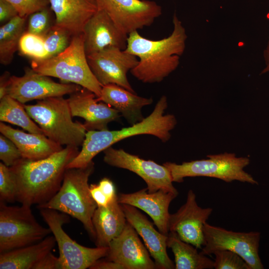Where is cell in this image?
Returning a JSON list of instances; mask_svg holds the SVG:
<instances>
[{"instance_id":"1f68e13d","label":"cell","mask_w":269,"mask_h":269,"mask_svg":"<svg viewBox=\"0 0 269 269\" xmlns=\"http://www.w3.org/2000/svg\"><path fill=\"white\" fill-rule=\"evenodd\" d=\"M51 10L47 7L30 14L26 32L43 37L55 24L52 22Z\"/></svg>"},{"instance_id":"5bb4252c","label":"cell","mask_w":269,"mask_h":269,"mask_svg":"<svg viewBox=\"0 0 269 269\" xmlns=\"http://www.w3.org/2000/svg\"><path fill=\"white\" fill-rule=\"evenodd\" d=\"M87 58L91 70L102 86L115 84L135 93L127 73L138 64L135 56L119 47L109 46Z\"/></svg>"},{"instance_id":"9c48e42d","label":"cell","mask_w":269,"mask_h":269,"mask_svg":"<svg viewBox=\"0 0 269 269\" xmlns=\"http://www.w3.org/2000/svg\"><path fill=\"white\" fill-rule=\"evenodd\" d=\"M39 210L58 245L62 269L90 268L96 261L106 256L108 247H86L77 243L66 234L62 226L70 222L69 215L51 209Z\"/></svg>"},{"instance_id":"d6986e66","label":"cell","mask_w":269,"mask_h":269,"mask_svg":"<svg viewBox=\"0 0 269 269\" xmlns=\"http://www.w3.org/2000/svg\"><path fill=\"white\" fill-rule=\"evenodd\" d=\"M121 204L127 221L142 238L157 269H175V264L167 253V235L157 231L152 223L137 208L126 204Z\"/></svg>"},{"instance_id":"f1b7e54d","label":"cell","mask_w":269,"mask_h":269,"mask_svg":"<svg viewBox=\"0 0 269 269\" xmlns=\"http://www.w3.org/2000/svg\"><path fill=\"white\" fill-rule=\"evenodd\" d=\"M72 37L69 31L54 24L43 37L47 52L46 59L63 51L70 44Z\"/></svg>"},{"instance_id":"30bf717a","label":"cell","mask_w":269,"mask_h":269,"mask_svg":"<svg viewBox=\"0 0 269 269\" xmlns=\"http://www.w3.org/2000/svg\"><path fill=\"white\" fill-rule=\"evenodd\" d=\"M204 244L201 252L210 256L220 250H229L241 256L249 269L264 268L259 254L261 234L258 231L235 232L209 224L203 227Z\"/></svg>"},{"instance_id":"4fadbf2b","label":"cell","mask_w":269,"mask_h":269,"mask_svg":"<svg viewBox=\"0 0 269 269\" xmlns=\"http://www.w3.org/2000/svg\"><path fill=\"white\" fill-rule=\"evenodd\" d=\"M82 88L73 83H57L49 76L26 67L23 76H10L7 95L24 104L32 100L70 95Z\"/></svg>"},{"instance_id":"3957f363","label":"cell","mask_w":269,"mask_h":269,"mask_svg":"<svg viewBox=\"0 0 269 269\" xmlns=\"http://www.w3.org/2000/svg\"><path fill=\"white\" fill-rule=\"evenodd\" d=\"M167 106V98L163 95L148 117L130 127L115 131H87L81 151L68 164L67 168L85 167L100 152L116 142L132 136L152 135L163 142H166L171 137L170 131L177 124L176 119L173 115H164Z\"/></svg>"},{"instance_id":"8d00e7d4","label":"cell","mask_w":269,"mask_h":269,"mask_svg":"<svg viewBox=\"0 0 269 269\" xmlns=\"http://www.w3.org/2000/svg\"><path fill=\"white\" fill-rule=\"evenodd\" d=\"M17 15L18 13L11 3L6 0H0V23L4 24Z\"/></svg>"},{"instance_id":"d4e9b609","label":"cell","mask_w":269,"mask_h":269,"mask_svg":"<svg viewBox=\"0 0 269 269\" xmlns=\"http://www.w3.org/2000/svg\"><path fill=\"white\" fill-rule=\"evenodd\" d=\"M56 243L54 236H48L36 243L0 253V269H33Z\"/></svg>"},{"instance_id":"277c9868","label":"cell","mask_w":269,"mask_h":269,"mask_svg":"<svg viewBox=\"0 0 269 269\" xmlns=\"http://www.w3.org/2000/svg\"><path fill=\"white\" fill-rule=\"evenodd\" d=\"M94 171V163L81 168H67L60 188L47 202L37 208L56 210L80 221L95 241L96 233L92 217L98 206L90 191L88 180Z\"/></svg>"},{"instance_id":"83f0119b","label":"cell","mask_w":269,"mask_h":269,"mask_svg":"<svg viewBox=\"0 0 269 269\" xmlns=\"http://www.w3.org/2000/svg\"><path fill=\"white\" fill-rule=\"evenodd\" d=\"M0 121L19 126L28 133L45 135L28 115L24 104L8 95L0 99Z\"/></svg>"},{"instance_id":"4dcf8cb0","label":"cell","mask_w":269,"mask_h":269,"mask_svg":"<svg viewBox=\"0 0 269 269\" xmlns=\"http://www.w3.org/2000/svg\"><path fill=\"white\" fill-rule=\"evenodd\" d=\"M17 183L14 173L3 163H0V201L13 202L16 201Z\"/></svg>"},{"instance_id":"d6a6232c","label":"cell","mask_w":269,"mask_h":269,"mask_svg":"<svg viewBox=\"0 0 269 269\" xmlns=\"http://www.w3.org/2000/svg\"><path fill=\"white\" fill-rule=\"evenodd\" d=\"M215 255L214 269H249L244 260L237 254L229 250H220Z\"/></svg>"},{"instance_id":"7c38bea8","label":"cell","mask_w":269,"mask_h":269,"mask_svg":"<svg viewBox=\"0 0 269 269\" xmlns=\"http://www.w3.org/2000/svg\"><path fill=\"white\" fill-rule=\"evenodd\" d=\"M98 7L109 15L125 33L149 26L162 14L161 7L147 0H97Z\"/></svg>"},{"instance_id":"836d02e7","label":"cell","mask_w":269,"mask_h":269,"mask_svg":"<svg viewBox=\"0 0 269 269\" xmlns=\"http://www.w3.org/2000/svg\"><path fill=\"white\" fill-rule=\"evenodd\" d=\"M21 154L14 142L10 139L0 135V159L5 165L11 167L21 159Z\"/></svg>"},{"instance_id":"8992f818","label":"cell","mask_w":269,"mask_h":269,"mask_svg":"<svg viewBox=\"0 0 269 269\" xmlns=\"http://www.w3.org/2000/svg\"><path fill=\"white\" fill-rule=\"evenodd\" d=\"M24 107L49 139L61 145H82L87 130L83 124L72 120L67 99L63 96L50 97Z\"/></svg>"},{"instance_id":"ffe728a7","label":"cell","mask_w":269,"mask_h":269,"mask_svg":"<svg viewBox=\"0 0 269 269\" xmlns=\"http://www.w3.org/2000/svg\"><path fill=\"white\" fill-rule=\"evenodd\" d=\"M178 194L163 190L149 193L144 188L132 193L118 195L120 204H126L139 208L146 213L161 233L168 235L170 216L168 208Z\"/></svg>"},{"instance_id":"52a82bcc","label":"cell","mask_w":269,"mask_h":269,"mask_svg":"<svg viewBox=\"0 0 269 269\" xmlns=\"http://www.w3.org/2000/svg\"><path fill=\"white\" fill-rule=\"evenodd\" d=\"M250 162L247 157H237L235 153L224 152L207 155V158L181 164L166 162L163 165L169 170L173 182H182L187 177L204 176L227 183L238 181L258 185V181L244 169Z\"/></svg>"},{"instance_id":"44dd1931","label":"cell","mask_w":269,"mask_h":269,"mask_svg":"<svg viewBox=\"0 0 269 269\" xmlns=\"http://www.w3.org/2000/svg\"><path fill=\"white\" fill-rule=\"evenodd\" d=\"M55 24L73 35L83 33L85 25L98 9L97 0H50Z\"/></svg>"},{"instance_id":"ba28073f","label":"cell","mask_w":269,"mask_h":269,"mask_svg":"<svg viewBox=\"0 0 269 269\" xmlns=\"http://www.w3.org/2000/svg\"><path fill=\"white\" fill-rule=\"evenodd\" d=\"M50 233L37 221L31 206L0 201V253L36 243Z\"/></svg>"},{"instance_id":"8fae6325","label":"cell","mask_w":269,"mask_h":269,"mask_svg":"<svg viewBox=\"0 0 269 269\" xmlns=\"http://www.w3.org/2000/svg\"><path fill=\"white\" fill-rule=\"evenodd\" d=\"M103 151L106 163L136 174L146 183L148 192L163 190L178 194L172 184L170 173L164 165H159L152 160L143 159L122 149H117L112 146Z\"/></svg>"},{"instance_id":"e0dca14e","label":"cell","mask_w":269,"mask_h":269,"mask_svg":"<svg viewBox=\"0 0 269 269\" xmlns=\"http://www.w3.org/2000/svg\"><path fill=\"white\" fill-rule=\"evenodd\" d=\"M96 97L92 92L82 87L67 99L72 116L83 118L87 131L108 130V124L120 117L117 110L104 102L97 101Z\"/></svg>"},{"instance_id":"6da1fadb","label":"cell","mask_w":269,"mask_h":269,"mask_svg":"<svg viewBox=\"0 0 269 269\" xmlns=\"http://www.w3.org/2000/svg\"><path fill=\"white\" fill-rule=\"evenodd\" d=\"M171 34L160 40L141 36L137 31L128 35L125 51L139 58L137 65L130 71L144 83L161 82L178 66L187 39L186 30L175 13Z\"/></svg>"},{"instance_id":"74e56055","label":"cell","mask_w":269,"mask_h":269,"mask_svg":"<svg viewBox=\"0 0 269 269\" xmlns=\"http://www.w3.org/2000/svg\"><path fill=\"white\" fill-rule=\"evenodd\" d=\"M90 191L98 207H106L111 201L101 190L98 184L90 185Z\"/></svg>"},{"instance_id":"ac0fdd59","label":"cell","mask_w":269,"mask_h":269,"mask_svg":"<svg viewBox=\"0 0 269 269\" xmlns=\"http://www.w3.org/2000/svg\"><path fill=\"white\" fill-rule=\"evenodd\" d=\"M84 48L86 55L109 46L125 50L128 35L122 31L103 9L98 10L84 26Z\"/></svg>"},{"instance_id":"484cf974","label":"cell","mask_w":269,"mask_h":269,"mask_svg":"<svg viewBox=\"0 0 269 269\" xmlns=\"http://www.w3.org/2000/svg\"><path fill=\"white\" fill-rule=\"evenodd\" d=\"M167 246L174 256L175 269H212L214 261L198 252L193 245L181 240L174 232H169Z\"/></svg>"},{"instance_id":"7402d4cb","label":"cell","mask_w":269,"mask_h":269,"mask_svg":"<svg viewBox=\"0 0 269 269\" xmlns=\"http://www.w3.org/2000/svg\"><path fill=\"white\" fill-rule=\"evenodd\" d=\"M96 100L117 110L131 125L144 119L142 108L152 103V98L138 96L115 84L103 86L101 95Z\"/></svg>"},{"instance_id":"e575fe53","label":"cell","mask_w":269,"mask_h":269,"mask_svg":"<svg viewBox=\"0 0 269 269\" xmlns=\"http://www.w3.org/2000/svg\"><path fill=\"white\" fill-rule=\"evenodd\" d=\"M16 9L18 15L27 17L28 15L48 7L50 0H6Z\"/></svg>"},{"instance_id":"603a6c76","label":"cell","mask_w":269,"mask_h":269,"mask_svg":"<svg viewBox=\"0 0 269 269\" xmlns=\"http://www.w3.org/2000/svg\"><path fill=\"white\" fill-rule=\"evenodd\" d=\"M0 132L14 142L23 158L34 160L41 159L63 148L62 145L44 134L25 133L1 122Z\"/></svg>"},{"instance_id":"f35d334b","label":"cell","mask_w":269,"mask_h":269,"mask_svg":"<svg viewBox=\"0 0 269 269\" xmlns=\"http://www.w3.org/2000/svg\"><path fill=\"white\" fill-rule=\"evenodd\" d=\"M98 185L110 201L113 200L117 196L115 185L110 179L106 177L103 178L100 180Z\"/></svg>"},{"instance_id":"f546056e","label":"cell","mask_w":269,"mask_h":269,"mask_svg":"<svg viewBox=\"0 0 269 269\" xmlns=\"http://www.w3.org/2000/svg\"><path fill=\"white\" fill-rule=\"evenodd\" d=\"M18 50L21 55L32 60L45 59L47 56L43 37L26 31L19 40Z\"/></svg>"},{"instance_id":"b9f144b4","label":"cell","mask_w":269,"mask_h":269,"mask_svg":"<svg viewBox=\"0 0 269 269\" xmlns=\"http://www.w3.org/2000/svg\"><path fill=\"white\" fill-rule=\"evenodd\" d=\"M264 56L266 66L261 72L262 74L266 73H269V38L267 47L264 52Z\"/></svg>"},{"instance_id":"d590c367","label":"cell","mask_w":269,"mask_h":269,"mask_svg":"<svg viewBox=\"0 0 269 269\" xmlns=\"http://www.w3.org/2000/svg\"><path fill=\"white\" fill-rule=\"evenodd\" d=\"M33 269H62V266L59 257L50 252L37 263Z\"/></svg>"},{"instance_id":"9a60e30c","label":"cell","mask_w":269,"mask_h":269,"mask_svg":"<svg viewBox=\"0 0 269 269\" xmlns=\"http://www.w3.org/2000/svg\"><path fill=\"white\" fill-rule=\"evenodd\" d=\"M212 212V208L199 206L195 193L189 190L185 203L175 213L170 214L169 232H175L182 241L197 249H202L204 244L203 227Z\"/></svg>"},{"instance_id":"7a4b0ae2","label":"cell","mask_w":269,"mask_h":269,"mask_svg":"<svg viewBox=\"0 0 269 269\" xmlns=\"http://www.w3.org/2000/svg\"><path fill=\"white\" fill-rule=\"evenodd\" d=\"M79 152L78 147L66 146L45 158H22L10 167L17 183L16 201L31 206L49 201L59 191L68 164Z\"/></svg>"},{"instance_id":"4316f807","label":"cell","mask_w":269,"mask_h":269,"mask_svg":"<svg viewBox=\"0 0 269 269\" xmlns=\"http://www.w3.org/2000/svg\"><path fill=\"white\" fill-rule=\"evenodd\" d=\"M26 18L17 15L0 27V63L8 65L18 50L19 40L25 32Z\"/></svg>"},{"instance_id":"ab89813d","label":"cell","mask_w":269,"mask_h":269,"mask_svg":"<svg viewBox=\"0 0 269 269\" xmlns=\"http://www.w3.org/2000/svg\"><path fill=\"white\" fill-rule=\"evenodd\" d=\"M91 269H123L120 265L102 258L96 261L89 268Z\"/></svg>"},{"instance_id":"5b68a950","label":"cell","mask_w":269,"mask_h":269,"mask_svg":"<svg viewBox=\"0 0 269 269\" xmlns=\"http://www.w3.org/2000/svg\"><path fill=\"white\" fill-rule=\"evenodd\" d=\"M31 68L36 72L59 79L61 83H73L101 95L102 86L93 74L88 62L83 33L73 36L62 52L43 60H32Z\"/></svg>"},{"instance_id":"60d3db41","label":"cell","mask_w":269,"mask_h":269,"mask_svg":"<svg viewBox=\"0 0 269 269\" xmlns=\"http://www.w3.org/2000/svg\"><path fill=\"white\" fill-rule=\"evenodd\" d=\"M10 77L9 73L5 72L0 78V99L7 95V87L9 79Z\"/></svg>"},{"instance_id":"2e32d148","label":"cell","mask_w":269,"mask_h":269,"mask_svg":"<svg viewBox=\"0 0 269 269\" xmlns=\"http://www.w3.org/2000/svg\"><path fill=\"white\" fill-rule=\"evenodd\" d=\"M138 234L127 221L122 233L110 243L104 259L114 262L123 269H157Z\"/></svg>"},{"instance_id":"cb8c5ba5","label":"cell","mask_w":269,"mask_h":269,"mask_svg":"<svg viewBox=\"0 0 269 269\" xmlns=\"http://www.w3.org/2000/svg\"><path fill=\"white\" fill-rule=\"evenodd\" d=\"M92 223L96 233V247H108L110 242L124 230L127 220L118 195L106 207H98Z\"/></svg>"}]
</instances>
